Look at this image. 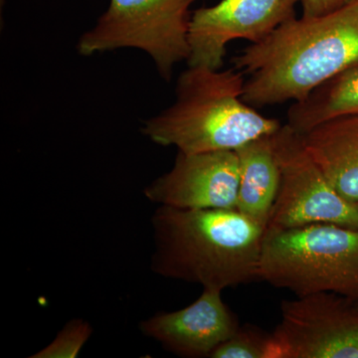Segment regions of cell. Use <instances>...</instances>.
<instances>
[{
	"label": "cell",
	"instance_id": "obj_1",
	"mask_svg": "<svg viewBox=\"0 0 358 358\" xmlns=\"http://www.w3.org/2000/svg\"><path fill=\"white\" fill-rule=\"evenodd\" d=\"M232 63L249 75L242 99L251 107L300 102L358 65V0L322 15L292 18Z\"/></svg>",
	"mask_w": 358,
	"mask_h": 358
},
{
	"label": "cell",
	"instance_id": "obj_2",
	"mask_svg": "<svg viewBox=\"0 0 358 358\" xmlns=\"http://www.w3.org/2000/svg\"><path fill=\"white\" fill-rule=\"evenodd\" d=\"M150 223V268L160 277L219 291L259 278L265 229L236 209L159 205Z\"/></svg>",
	"mask_w": 358,
	"mask_h": 358
},
{
	"label": "cell",
	"instance_id": "obj_3",
	"mask_svg": "<svg viewBox=\"0 0 358 358\" xmlns=\"http://www.w3.org/2000/svg\"><path fill=\"white\" fill-rule=\"evenodd\" d=\"M244 74L236 68L221 71L188 66L178 78L176 100L145 122L143 133L162 147L183 154L236 150L281 128L244 102Z\"/></svg>",
	"mask_w": 358,
	"mask_h": 358
},
{
	"label": "cell",
	"instance_id": "obj_4",
	"mask_svg": "<svg viewBox=\"0 0 358 358\" xmlns=\"http://www.w3.org/2000/svg\"><path fill=\"white\" fill-rule=\"evenodd\" d=\"M259 278L296 296L334 293L358 301V229L333 223L265 230Z\"/></svg>",
	"mask_w": 358,
	"mask_h": 358
},
{
	"label": "cell",
	"instance_id": "obj_5",
	"mask_svg": "<svg viewBox=\"0 0 358 358\" xmlns=\"http://www.w3.org/2000/svg\"><path fill=\"white\" fill-rule=\"evenodd\" d=\"M195 0H110L109 8L78 44L82 55L134 47L154 59L166 81L174 66L188 60V32Z\"/></svg>",
	"mask_w": 358,
	"mask_h": 358
},
{
	"label": "cell",
	"instance_id": "obj_6",
	"mask_svg": "<svg viewBox=\"0 0 358 358\" xmlns=\"http://www.w3.org/2000/svg\"><path fill=\"white\" fill-rule=\"evenodd\" d=\"M280 173L279 192L266 229L333 223L358 229V205L341 197L288 124L272 134Z\"/></svg>",
	"mask_w": 358,
	"mask_h": 358
},
{
	"label": "cell",
	"instance_id": "obj_7",
	"mask_svg": "<svg viewBox=\"0 0 358 358\" xmlns=\"http://www.w3.org/2000/svg\"><path fill=\"white\" fill-rule=\"evenodd\" d=\"M274 358H358V308L334 293L282 301Z\"/></svg>",
	"mask_w": 358,
	"mask_h": 358
},
{
	"label": "cell",
	"instance_id": "obj_8",
	"mask_svg": "<svg viewBox=\"0 0 358 358\" xmlns=\"http://www.w3.org/2000/svg\"><path fill=\"white\" fill-rule=\"evenodd\" d=\"M301 0H221L215 6L201 7L189 21L190 67L221 69L226 46L233 40L257 44L279 26L296 17Z\"/></svg>",
	"mask_w": 358,
	"mask_h": 358
},
{
	"label": "cell",
	"instance_id": "obj_9",
	"mask_svg": "<svg viewBox=\"0 0 358 358\" xmlns=\"http://www.w3.org/2000/svg\"><path fill=\"white\" fill-rule=\"evenodd\" d=\"M240 183L235 150L183 154L143 190L150 202L180 209H236Z\"/></svg>",
	"mask_w": 358,
	"mask_h": 358
},
{
	"label": "cell",
	"instance_id": "obj_10",
	"mask_svg": "<svg viewBox=\"0 0 358 358\" xmlns=\"http://www.w3.org/2000/svg\"><path fill=\"white\" fill-rule=\"evenodd\" d=\"M140 331L178 357H210L218 345L239 329L236 317L224 303L222 291L203 289L192 305L155 313L140 322Z\"/></svg>",
	"mask_w": 358,
	"mask_h": 358
},
{
	"label": "cell",
	"instance_id": "obj_11",
	"mask_svg": "<svg viewBox=\"0 0 358 358\" xmlns=\"http://www.w3.org/2000/svg\"><path fill=\"white\" fill-rule=\"evenodd\" d=\"M303 138L336 192L358 205V115L334 117L303 134Z\"/></svg>",
	"mask_w": 358,
	"mask_h": 358
},
{
	"label": "cell",
	"instance_id": "obj_12",
	"mask_svg": "<svg viewBox=\"0 0 358 358\" xmlns=\"http://www.w3.org/2000/svg\"><path fill=\"white\" fill-rule=\"evenodd\" d=\"M235 152L240 164L236 210L266 230L281 182L272 134L249 141Z\"/></svg>",
	"mask_w": 358,
	"mask_h": 358
},
{
	"label": "cell",
	"instance_id": "obj_13",
	"mask_svg": "<svg viewBox=\"0 0 358 358\" xmlns=\"http://www.w3.org/2000/svg\"><path fill=\"white\" fill-rule=\"evenodd\" d=\"M343 115H358V65L343 71L288 110V122L305 134L322 122Z\"/></svg>",
	"mask_w": 358,
	"mask_h": 358
},
{
	"label": "cell",
	"instance_id": "obj_14",
	"mask_svg": "<svg viewBox=\"0 0 358 358\" xmlns=\"http://www.w3.org/2000/svg\"><path fill=\"white\" fill-rule=\"evenodd\" d=\"M211 358H274L272 334L253 326L240 327L236 333L211 353Z\"/></svg>",
	"mask_w": 358,
	"mask_h": 358
},
{
	"label": "cell",
	"instance_id": "obj_15",
	"mask_svg": "<svg viewBox=\"0 0 358 358\" xmlns=\"http://www.w3.org/2000/svg\"><path fill=\"white\" fill-rule=\"evenodd\" d=\"M93 334L91 324L86 320H70L59 331L51 343L31 355V358H75Z\"/></svg>",
	"mask_w": 358,
	"mask_h": 358
},
{
	"label": "cell",
	"instance_id": "obj_16",
	"mask_svg": "<svg viewBox=\"0 0 358 358\" xmlns=\"http://www.w3.org/2000/svg\"><path fill=\"white\" fill-rule=\"evenodd\" d=\"M355 0H301L303 16H319L331 13Z\"/></svg>",
	"mask_w": 358,
	"mask_h": 358
},
{
	"label": "cell",
	"instance_id": "obj_17",
	"mask_svg": "<svg viewBox=\"0 0 358 358\" xmlns=\"http://www.w3.org/2000/svg\"><path fill=\"white\" fill-rule=\"evenodd\" d=\"M355 303H357V307L358 308V301H355Z\"/></svg>",
	"mask_w": 358,
	"mask_h": 358
}]
</instances>
